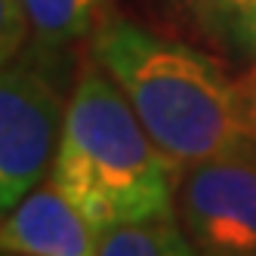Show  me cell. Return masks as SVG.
I'll list each match as a JSON object with an SVG mask.
<instances>
[{
  "instance_id": "cell-2",
  "label": "cell",
  "mask_w": 256,
  "mask_h": 256,
  "mask_svg": "<svg viewBox=\"0 0 256 256\" xmlns=\"http://www.w3.org/2000/svg\"><path fill=\"white\" fill-rule=\"evenodd\" d=\"M179 164L160 148L124 90L90 59L71 86L50 182L96 234L176 216Z\"/></svg>"
},
{
  "instance_id": "cell-4",
  "label": "cell",
  "mask_w": 256,
  "mask_h": 256,
  "mask_svg": "<svg viewBox=\"0 0 256 256\" xmlns=\"http://www.w3.org/2000/svg\"><path fill=\"white\" fill-rule=\"evenodd\" d=\"M176 219L200 256H256V139L186 164Z\"/></svg>"
},
{
  "instance_id": "cell-3",
  "label": "cell",
  "mask_w": 256,
  "mask_h": 256,
  "mask_svg": "<svg viewBox=\"0 0 256 256\" xmlns=\"http://www.w3.org/2000/svg\"><path fill=\"white\" fill-rule=\"evenodd\" d=\"M62 52L25 46L0 78V207L10 213L50 179L65 126Z\"/></svg>"
},
{
  "instance_id": "cell-1",
  "label": "cell",
  "mask_w": 256,
  "mask_h": 256,
  "mask_svg": "<svg viewBox=\"0 0 256 256\" xmlns=\"http://www.w3.org/2000/svg\"><path fill=\"white\" fill-rule=\"evenodd\" d=\"M93 59L179 167L250 139V71L228 74L219 59L130 19L96 25Z\"/></svg>"
},
{
  "instance_id": "cell-5",
  "label": "cell",
  "mask_w": 256,
  "mask_h": 256,
  "mask_svg": "<svg viewBox=\"0 0 256 256\" xmlns=\"http://www.w3.org/2000/svg\"><path fill=\"white\" fill-rule=\"evenodd\" d=\"M4 256H99V234L46 179L4 213Z\"/></svg>"
},
{
  "instance_id": "cell-7",
  "label": "cell",
  "mask_w": 256,
  "mask_h": 256,
  "mask_svg": "<svg viewBox=\"0 0 256 256\" xmlns=\"http://www.w3.org/2000/svg\"><path fill=\"white\" fill-rule=\"evenodd\" d=\"M188 10L219 50L256 65V0H188Z\"/></svg>"
},
{
  "instance_id": "cell-6",
  "label": "cell",
  "mask_w": 256,
  "mask_h": 256,
  "mask_svg": "<svg viewBox=\"0 0 256 256\" xmlns=\"http://www.w3.org/2000/svg\"><path fill=\"white\" fill-rule=\"evenodd\" d=\"M31 22V46L46 52H68L93 34L105 0H19Z\"/></svg>"
},
{
  "instance_id": "cell-8",
  "label": "cell",
  "mask_w": 256,
  "mask_h": 256,
  "mask_svg": "<svg viewBox=\"0 0 256 256\" xmlns=\"http://www.w3.org/2000/svg\"><path fill=\"white\" fill-rule=\"evenodd\" d=\"M99 256H200L176 216L124 226L99 234Z\"/></svg>"
}]
</instances>
